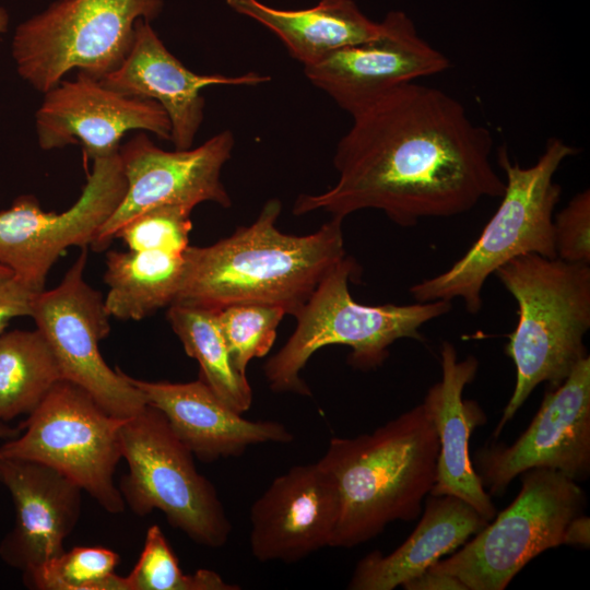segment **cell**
I'll return each mask as SVG.
<instances>
[{
	"mask_svg": "<svg viewBox=\"0 0 590 590\" xmlns=\"http://www.w3.org/2000/svg\"><path fill=\"white\" fill-rule=\"evenodd\" d=\"M352 119L333 156L337 182L321 193L298 196L294 215L321 210L343 220L374 209L410 227L504 193L505 181L491 161V131L439 88L408 83Z\"/></svg>",
	"mask_w": 590,
	"mask_h": 590,
	"instance_id": "1",
	"label": "cell"
},
{
	"mask_svg": "<svg viewBox=\"0 0 590 590\" xmlns=\"http://www.w3.org/2000/svg\"><path fill=\"white\" fill-rule=\"evenodd\" d=\"M270 199L248 226L206 247L189 246L181 288L173 303L219 310L234 304L278 306L295 316L323 278L346 256L342 219L296 236L275 226Z\"/></svg>",
	"mask_w": 590,
	"mask_h": 590,
	"instance_id": "2",
	"label": "cell"
},
{
	"mask_svg": "<svg viewBox=\"0 0 590 590\" xmlns=\"http://www.w3.org/2000/svg\"><path fill=\"white\" fill-rule=\"evenodd\" d=\"M438 451L435 427L422 403L371 433L332 437L319 460L339 497L330 547H354L393 521L415 520L435 483Z\"/></svg>",
	"mask_w": 590,
	"mask_h": 590,
	"instance_id": "3",
	"label": "cell"
},
{
	"mask_svg": "<svg viewBox=\"0 0 590 590\" xmlns=\"http://www.w3.org/2000/svg\"><path fill=\"white\" fill-rule=\"evenodd\" d=\"M494 274L518 305V321L505 345L516 384L496 438L540 384L557 387L588 356L583 339L590 328V267L527 253Z\"/></svg>",
	"mask_w": 590,
	"mask_h": 590,
	"instance_id": "4",
	"label": "cell"
},
{
	"mask_svg": "<svg viewBox=\"0 0 590 590\" xmlns=\"http://www.w3.org/2000/svg\"><path fill=\"white\" fill-rule=\"evenodd\" d=\"M576 153L574 146L552 137L538 161L522 167L500 146L497 164L506 179L498 209L459 260L410 287L412 297L416 302L459 298L470 314H477L484 284L497 269L527 253L555 258L553 213L562 188L554 177L562 163Z\"/></svg>",
	"mask_w": 590,
	"mask_h": 590,
	"instance_id": "5",
	"label": "cell"
},
{
	"mask_svg": "<svg viewBox=\"0 0 590 590\" xmlns=\"http://www.w3.org/2000/svg\"><path fill=\"white\" fill-rule=\"evenodd\" d=\"M358 271L356 261L345 256L294 316V332L263 367L272 391L311 396L300 371L312 354L332 344L351 349L349 364L354 368L376 369L388 358L391 344L400 339L423 341L421 328L451 309L448 300L359 304L349 290Z\"/></svg>",
	"mask_w": 590,
	"mask_h": 590,
	"instance_id": "6",
	"label": "cell"
},
{
	"mask_svg": "<svg viewBox=\"0 0 590 590\" xmlns=\"http://www.w3.org/2000/svg\"><path fill=\"white\" fill-rule=\"evenodd\" d=\"M163 7L164 0H56L16 26V71L43 94L73 69L101 80L126 59L137 20L151 22Z\"/></svg>",
	"mask_w": 590,
	"mask_h": 590,
	"instance_id": "7",
	"label": "cell"
},
{
	"mask_svg": "<svg viewBox=\"0 0 590 590\" xmlns=\"http://www.w3.org/2000/svg\"><path fill=\"white\" fill-rule=\"evenodd\" d=\"M128 473L118 485L126 507L139 517L162 511L170 527L206 547H222L232 523L215 486L199 473L193 453L165 415L146 404L120 427Z\"/></svg>",
	"mask_w": 590,
	"mask_h": 590,
	"instance_id": "8",
	"label": "cell"
},
{
	"mask_svg": "<svg viewBox=\"0 0 590 590\" xmlns=\"http://www.w3.org/2000/svg\"><path fill=\"white\" fill-rule=\"evenodd\" d=\"M520 477L512 503L428 570L458 578L467 590H503L533 558L564 544L569 523L583 514L585 491L551 469H530Z\"/></svg>",
	"mask_w": 590,
	"mask_h": 590,
	"instance_id": "9",
	"label": "cell"
},
{
	"mask_svg": "<svg viewBox=\"0 0 590 590\" xmlns=\"http://www.w3.org/2000/svg\"><path fill=\"white\" fill-rule=\"evenodd\" d=\"M125 420L106 412L78 385L61 379L20 424L21 433L0 446V457L50 467L107 512L121 514L126 505L114 474L122 459Z\"/></svg>",
	"mask_w": 590,
	"mask_h": 590,
	"instance_id": "10",
	"label": "cell"
},
{
	"mask_svg": "<svg viewBox=\"0 0 590 590\" xmlns=\"http://www.w3.org/2000/svg\"><path fill=\"white\" fill-rule=\"evenodd\" d=\"M86 261L87 247L56 287L36 294L30 317L50 345L62 379L84 389L109 414L128 418L148 402L127 374L111 369L101 354L110 316L102 294L84 279Z\"/></svg>",
	"mask_w": 590,
	"mask_h": 590,
	"instance_id": "11",
	"label": "cell"
},
{
	"mask_svg": "<svg viewBox=\"0 0 590 590\" xmlns=\"http://www.w3.org/2000/svg\"><path fill=\"white\" fill-rule=\"evenodd\" d=\"M127 181L119 154L93 161L79 199L60 213L45 212L36 197L22 194L0 211V264L35 292L69 247H91L121 202Z\"/></svg>",
	"mask_w": 590,
	"mask_h": 590,
	"instance_id": "12",
	"label": "cell"
},
{
	"mask_svg": "<svg viewBox=\"0 0 590 590\" xmlns=\"http://www.w3.org/2000/svg\"><path fill=\"white\" fill-rule=\"evenodd\" d=\"M483 487L500 496L530 469L555 470L576 482L590 475V357L548 388L527 429L511 445L489 444L472 460Z\"/></svg>",
	"mask_w": 590,
	"mask_h": 590,
	"instance_id": "13",
	"label": "cell"
},
{
	"mask_svg": "<svg viewBox=\"0 0 590 590\" xmlns=\"http://www.w3.org/2000/svg\"><path fill=\"white\" fill-rule=\"evenodd\" d=\"M234 146L235 137L229 130L187 150L165 151L144 132L120 144L118 154L127 190L91 248L94 251L107 249L120 227L156 206L185 205L193 209L202 202H214L229 208L232 200L221 173Z\"/></svg>",
	"mask_w": 590,
	"mask_h": 590,
	"instance_id": "14",
	"label": "cell"
},
{
	"mask_svg": "<svg viewBox=\"0 0 590 590\" xmlns=\"http://www.w3.org/2000/svg\"><path fill=\"white\" fill-rule=\"evenodd\" d=\"M449 67V59L420 36L411 17L393 10L374 37L332 51L304 73L353 116L398 87Z\"/></svg>",
	"mask_w": 590,
	"mask_h": 590,
	"instance_id": "15",
	"label": "cell"
},
{
	"mask_svg": "<svg viewBox=\"0 0 590 590\" xmlns=\"http://www.w3.org/2000/svg\"><path fill=\"white\" fill-rule=\"evenodd\" d=\"M35 118L40 149L81 144L92 161L117 154L130 130L170 139V122L158 103L119 94L83 72L47 91Z\"/></svg>",
	"mask_w": 590,
	"mask_h": 590,
	"instance_id": "16",
	"label": "cell"
},
{
	"mask_svg": "<svg viewBox=\"0 0 590 590\" xmlns=\"http://www.w3.org/2000/svg\"><path fill=\"white\" fill-rule=\"evenodd\" d=\"M338 512L335 483L319 461L294 465L251 505L250 552L261 563H297L330 546Z\"/></svg>",
	"mask_w": 590,
	"mask_h": 590,
	"instance_id": "17",
	"label": "cell"
},
{
	"mask_svg": "<svg viewBox=\"0 0 590 590\" xmlns=\"http://www.w3.org/2000/svg\"><path fill=\"white\" fill-rule=\"evenodd\" d=\"M270 80L269 75L253 71L239 75L196 73L166 48L149 21L139 19L126 59L99 81L119 94L158 103L170 122L169 141L175 150H187L192 148L204 118L202 88L256 86Z\"/></svg>",
	"mask_w": 590,
	"mask_h": 590,
	"instance_id": "18",
	"label": "cell"
},
{
	"mask_svg": "<svg viewBox=\"0 0 590 590\" xmlns=\"http://www.w3.org/2000/svg\"><path fill=\"white\" fill-rule=\"evenodd\" d=\"M0 482L15 509L12 529L0 542V558L20 570L23 581L64 552L63 542L82 511V489L39 462L1 458Z\"/></svg>",
	"mask_w": 590,
	"mask_h": 590,
	"instance_id": "19",
	"label": "cell"
},
{
	"mask_svg": "<svg viewBox=\"0 0 590 590\" xmlns=\"http://www.w3.org/2000/svg\"><path fill=\"white\" fill-rule=\"evenodd\" d=\"M128 379L165 415L176 436L202 462L239 457L258 444L294 440L282 423L243 417L200 378L189 382Z\"/></svg>",
	"mask_w": 590,
	"mask_h": 590,
	"instance_id": "20",
	"label": "cell"
},
{
	"mask_svg": "<svg viewBox=\"0 0 590 590\" xmlns=\"http://www.w3.org/2000/svg\"><path fill=\"white\" fill-rule=\"evenodd\" d=\"M440 364L441 379L428 389L422 402L439 441L430 495L456 496L491 521L496 509L474 470L469 450L473 430L486 422V416L475 401L463 399L465 387L476 376L479 362L474 356L459 361L456 347L444 341Z\"/></svg>",
	"mask_w": 590,
	"mask_h": 590,
	"instance_id": "21",
	"label": "cell"
},
{
	"mask_svg": "<svg viewBox=\"0 0 590 590\" xmlns=\"http://www.w3.org/2000/svg\"><path fill=\"white\" fill-rule=\"evenodd\" d=\"M488 521L472 506L451 495H428L420 522L389 554L376 550L356 564L350 590H393L453 553Z\"/></svg>",
	"mask_w": 590,
	"mask_h": 590,
	"instance_id": "22",
	"label": "cell"
},
{
	"mask_svg": "<svg viewBox=\"0 0 590 590\" xmlns=\"http://www.w3.org/2000/svg\"><path fill=\"white\" fill-rule=\"evenodd\" d=\"M225 2L272 32L304 68L337 49L367 40L379 31V22L368 19L353 0H320L300 10L276 9L259 0Z\"/></svg>",
	"mask_w": 590,
	"mask_h": 590,
	"instance_id": "23",
	"label": "cell"
},
{
	"mask_svg": "<svg viewBox=\"0 0 590 590\" xmlns=\"http://www.w3.org/2000/svg\"><path fill=\"white\" fill-rule=\"evenodd\" d=\"M185 267L184 252L108 251L104 274L107 312L121 320H141L170 306L181 288Z\"/></svg>",
	"mask_w": 590,
	"mask_h": 590,
	"instance_id": "24",
	"label": "cell"
},
{
	"mask_svg": "<svg viewBox=\"0 0 590 590\" xmlns=\"http://www.w3.org/2000/svg\"><path fill=\"white\" fill-rule=\"evenodd\" d=\"M167 320L186 354L198 362L200 379L234 411H248L252 390L232 362L217 310L175 303L168 308Z\"/></svg>",
	"mask_w": 590,
	"mask_h": 590,
	"instance_id": "25",
	"label": "cell"
},
{
	"mask_svg": "<svg viewBox=\"0 0 590 590\" xmlns=\"http://www.w3.org/2000/svg\"><path fill=\"white\" fill-rule=\"evenodd\" d=\"M62 379L43 333L15 329L0 334V421L30 415Z\"/></svg>",
	"mask_w": 590,
	"mask_h": 590,
	"instance_id": "26",
	"label": "cell"
},
{
	"mask_svg": "<svg viewBox=\"0 0 590 590\" xmlns=\"http://www.w3.org/2000/svg\"><path fill=\"white\" fill-rule=\"evenodd\" d=\"M120 556L103 546H76L46 563L24 585L37 590H127L115 574Z\"/></svg>",
	"mask_w": 590,
	"mask_h": 590,
	"instance_id": "27",
	"label": "cell"
},
{
	"mask_svg": "<svg viewBox=\"0 0 590 590\" xmlns=\"http://www.w3.org/2000/svg\"><path fill=\"white\" fill-rule=\"evenodd\" d=\"M127 590H240L239 585L226 582L221 575L201 568L193 574L182 573L178 558L162 529L151 526L137 564L125 576Z\"/></svg>",
	"mask_w": 590,
	"mask_h": 590,
	"instance_id": "28",
	"label": "cell"
},
{
	"mask_svg": "<svg viewBox=\"0 0 590 590\" xmlns=\"http://www.w3.org/2000/svg\"><path fill=\"white\" fill-rule=\"evenodd\" d=\"M284 315L283 308L263 304H234L217 310L221 331L239 373L246 375L250 361L268 354Z\"/></svg>",
	"mask_w": 590,
	"mask_h": 590,
	"instance_id": "29",
	"label": "cell"
},
{
	"mask_svg": "<svg viewBox=\"0 0 590 590\" xmlns=\"http://www.w3.org/2000/svg\"><path fill=\"white\" fill-rule=\"evenodd\" d=\"M191 211L185 205L146 210L120 227L115 239H122L129 250L182 253L189 247Z\"/></svg>",
	"mask_w": 590,
	"mask_h": 590,
	"instance_id": "30",
	"label": "cell"
},
{
	"mask_svg": "<svg viewBox=\"0 0 590 590\" xmlns=\"http://www.w3.org/2000/svg\"><path fill=\"white\" fill-rule=\"evenodd\" d=\"M556 257L573 263H590V190L574 196L553 219Z\"/></svg>",
	"mask_w": 590,
	"mask_h": 590,
	"instance_id": "31",
	"label": "cell"
},
{
	"mask_svg": "<svg viewBox=\"0 0 590 590\" xmlns=\"http://www.w3.org/2000/svg\"><path fill=\"white\" fill-rule=\"evenodd\" d=\"M36 294L38 293L14 275L0 279V334L12 319L31 316Z\"/></svg>",
	"mask_w": 590,
	"mask_h": 590,
	"instance_id": "32",
	"label": "cell"
},
{
	"mask_svg": "<svg viewBox=\"0 0 590 590\" xmlns=\"http://www.w3.org/2000/svg\"><path fill=\"white\" fill-rule=\"evenodd\" d=\"M402 588L405 590H467L458 578L428 569L404 583Z\"/></svg>",
	"mask_w": 590,
	"mask_h": 590,
	"instance_id": "33",
	"label": "cell"
},
{
	"mask_svg": "<svg viewBox=\"0 0 590 590\" xmlns=\"http://www.w3.org/2000/svg\"><path fill=\"white\" fill-rule=\"evenodd\" d=\"M564 544L589 547L590 544V519L583 514L576 517L568 526Z\"/></svg>",
	"mask_w": 590,
	"mask_h": 590,
	"instance_id": "34",
	"label": "cell"
},
{
	"mask_svg": "<svg viewBox=\"0 0 590 590\" xmlns=\"http://www.w3.org/2000/svg\"><path fill=\"white\" fill-rule=\"evenodd\" d=\"M20 433V425L17 427H12L8 423L0 421V439H11L16 437Z\"/></svg>",
	"mask_w": 590,
	"mask_h": 590,
	"instance_id": "35",
	"label": "cell"
},
{
	"mask_svg": "<svg viewBox=\"0 0 590 590\" xmlns=\"http://www.w3.org/2000/svg\"><path fill=\"white\" fill-rule=\"evenodd\" d=\"M9 21L10 17L8 11L3 7H0V35L4 34L8 31Z\"/></svg>",
	"mask_w": 590,
	"mask_h": 590,
	"instance_id": "36",
	"label": "cell"
},
{
	"mask_svg": "<svg viewBox=\"0 0 590 590\" xmlns=\"http://www.w3.org/2000/svg\"><path fill=\"white\" fill-rule=\"evenodd\" d=\"M13 275V273L5 267L0 264V279Z\"/></svg>",
	"mask_w": 590,
	"mask_h": 590,
	"instance_id": "37",
	"label": "cell"
}]
</instances>
